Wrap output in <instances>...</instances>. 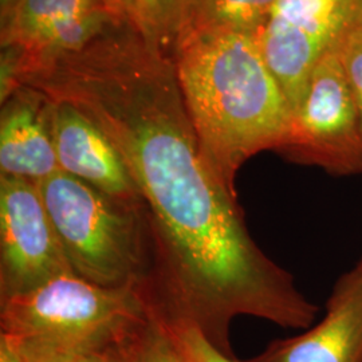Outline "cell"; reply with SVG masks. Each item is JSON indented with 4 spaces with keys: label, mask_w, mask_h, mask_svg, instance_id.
<instances>
[{
    "label": "cell",
    "mask_w": 362,
    "mask_h": 362,
    "mask_svg": "<svg viewBox=\"0 0 362 362\" xmlns=\"http://www.w3.org/2000/svg\"><path fill=\"white\" fill-rule=\"evenodd\" d=\"M30 86L76 106L104 132L143 200L153 243L158 313L199 329L233 356L235 318L308 329L320 308L255 243L235 188L208 157L173 58L127 23H112L39 66Z\"/></svg>",
    "instance_id": "obj_1"
},
{
    "label": "cell",
    "mask_w": 362,
    "mask_h": 362,
    "mask_svg": "<svg viewBox=\"0 0 362 362\" xmlns=\"http://www.w3.org/2000/svg\"><path fill=\"white\" fill-rule=\"evenodd\" d=\"M172 58L203 148L235 188L236 173L248 158L284 149L294 119L259 37L239 31L185 34Z\"/></svg>",
    "instance_id": "obj_2"
},
{
    "label": "cell",
    "mask_w": 362,
    "mask_h": 362,
    "mask_svg": "<svg viewBox=\"0 0 362 362\" xmlns=\"http://www.w3.org/2000/svg\"><path fill=\"white\" fill-rule=\"evenodd\" d=\"M37 184L76 275L151 294L155 258L143 203L112 197L61 169Z\"/></svg>",
    "instance_id": "obj_3"
},
{
    "label": "cell",
    "mask_w": 362,
    "mask_h": 362,
    "mask_svg": "<svg viewBox=\"0 0 362 362\" xmlns=\"http://www.w3.org/2000/svg\"><path fill=\"white\" fill-rule=\"evenodd\" d=\"M0 300V333L25 358L118 344L153 306L145 290L101 287L76 274Z\"/></svg>",
    "instance_id": "obj_4"
},
{
    "label": "cell",
    "mask_w": 362,
    "mask_h": 362,
    "mask_svg": "<svg viewBox=\"0 0 362 362\" xmlns=\"http://www.w3.org/2000/svg\"><path fill=\"white\" fill-rule=\"evenodd\" d=\"M362 26V0H278L259 34L267 65L293 112L302 104L311 73L329 52Z\"/></svg>",
    "instance_id": "obj_5"
},
{
    "label": "cell",
    "mask_w": 362,
    "mask_h": 362,
    "mask_svg": "<svg viewBox=\"0 0 362 362\" xmlns=\"http://www.w3.org/2000/svg\"><path fill=\"white\" fill-rule=\"evenodd\" d=\"M282 155L330 175L362 173V133L339 50L326 54L311 73Z\"/></svg>",
    "instance_id": "obj_6"
},
{
    "label": "cell",
    "mask_w": 362,
    "mask_h": 362,
    "mask_svg": "<svg viewBox=\"0 0 362 362\" xmlns=\"http://www.w3.org/2000/svg\"><path fill=\"white\" fill-rule=\"evenodd\" d=\"M74 274L34 181L0 175V299Z\"/></svg>",
    "instance_id": "obj_7"
},
{
    "label": "cell",
    "mask_w": 362,
    "mask_h": 362,
    "mask_svg": "<svg viewBox=\"0 0 362 362\" xmlns=\"http://www.w3.org/2000/svg\"><path fill=\"white\" fill-rule=\"evenodd\" d=\"M115 21L101 0H18L1 13L0 101L22 67L77 50Z\"/></svg>",
    "instance_id": "obj_8"
},
{
    "label": "cell",
    "mask_w": 362,
    "mask_h": 362,
    "mask_svg": "<svg viewBox=\"0 0 362 362\" xmlns=\"http://www.w3.org/2000/svg\"><path fill=\"white\" fill-rule=\"evenodd\" d=\"M245 362H362V258L338 278L318 324Z\"/></svg>",
    "instance_id": "obj_9"
},
{
    "label": "cell",
    "mask_w": 362,
    "mask_h": 362,
    "mask_svg": "<svg viewBox=\"0 0 362 362\" xmlns=\"http://www.w3.org/2000/svg\"><path fill=\"white\" fill-rule=\"evenodd\" d=\"M52 134L61 170L112 197L143 203L113 144L76 106L52 100Z\"/></svg>",
    "instance_id": "obj_10"
},
{
    "label": "cell",
    "mask_w": 362,
    "mask_h": 362,
    "mask_svg": "<svg viewBox=\"0 0 362 362\" xmlns=\"http://www.w3.org/2000/svg\"><path fill=\"white\" fill-rule=\"evenodd\" d=\"M59 170L52 134V100L19 86L1 103L0 175L39 181Z\"/></svg>",
    "instance_id": "obj_11"
},
{
    "label": "cell",
    "mask_w": 362,
    "mask_h": 362,
    "mask_svg": "<svg viewBox=\"0 0 362 362\" xmlns=\"http://www.w3.org/2000/svg\"><path fill=\"white\" fill-rule=\"evenodd\" d=\"M276 1L187 0L177 39L185 34L202 31H239L259 37Z\"/></svg>",
    "instance_id": "obj_12"
},
{
    "label": "cell",
    "mask_w": 362,
    "mask_h": 362,
    "mask_svg": "<svg viewBox=\"0 0 362 362\" xmlns=\"http://www.w3.org/2000/svg\"><path fill=\"white\" fill-rule=\"evenodd\" d=\"M124 362H187L155 305L121 341Z\"/></svg>",
    "instance_id": "obj_13"
},
{
    "label": "cell",
    "mask_w": 362,
    "mask_h": 362,
    "mask_svg": "<svg viewBox=\"0 0 362 362\" xmlns=\"http://www.w3.org/2000/svg\"><path fill=\"white\" fill-rule=\"evenodd\" d=\"M143 33L157 47L173 54L187 0H137Z\"/></svg>",
    "instance_id": "obj_14"
},
{
    "label": "cell",
    "mask_w": 362,
    "mask_h": 362,
    "mask_svg": "<svg viewBox=\"0 0 362 362\" xmlns=\"http://www.w3.org/2000/svg\"><path fill=\"white\" fill-rule=\"evenodd\" d=\"M160 314V313H158ZM161 315V314H160ZM168 327L181 356L187 362H239L235 357L223 354L216 349L203 333L192 325L168 320L161 315Z\"/></svg>",
    "instance_id": "obj_15"
},
{
    "label": "cell",
    "mask_w": 362,
    "mask_h": 362,
    "mask_svg": "<svg viewBox=\"0 0 362 362\" xmlns=\"http://www.w3.org/2000/svg\"><path fill=\"white\" fill-rule=\"evenodd\" d=\"M339 54L353 91L362 133V26L350 33L339 47Z\"/></svg>",
    "instance_id": "obj_16"
},
{
    "label": "cell",
    "mask_w": 362,
    "mask_h": 362,
    "mask_svg": "<svg viewBox=\"0 0 362 362\" xmlns=\"http://www.w3.org/2000/svg\"><path fill=\"white\" fill-rule=\"evenodd\" d=\"M129 334V333H128ZM23 357V356H22ZM25 358V357H23ZM26 362H124L121 353V342L93 348V349L74 350L58 354L43 356L37 358H25Z\"/></svg>",
    "instance_id": "obj_17"
},
{
    "label": "cell",
    "mask_w": 362,
    "mask_h": 362,
    "mask_svg": "<svg viewBox=\"0 0 362 362\" xmlns=\"http://www.w3.org/2000/svg\"><path fill=\"white\" fill-rule=\"evenodd\" d=\"M101 3L116 21L128 23L143 33V22L137 0H101Z\"/></svg>",
    "instance_id": "obj_18"
},
{
    "label": "cell",
    "mask_w": 362,
    "mask_h": 362,
    "mask_svg": "<svg viewBox=\"0 0 362 362\" xmlns=\"http://www.w3.org/2000/svg\"><path fill=\"white\" fill-rule=\"evenodd\" d=\"M0 362H26L13 341L0 333Z\"/></svg>",
    "instance_id": "obj_19"
},
{
    "label": "cell",
    "mask_w": 362,
    "mask_h": 362,
    "mask_svg": "<svg viewBox=\"0 0 362 362\" xmlns=\"http://www.w3.org/2000/svg\"><path fill=\"white\" fill-rule=\"evenodd\" d=\"M18 0H0V10L1 13H7Z\"/></svg>",
    "instance_id": "obj_20"
}]
</instances>
